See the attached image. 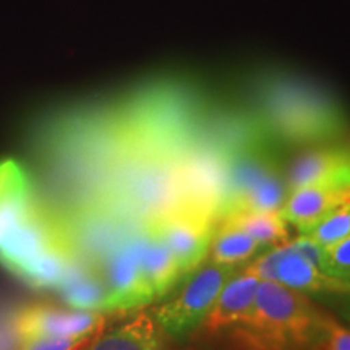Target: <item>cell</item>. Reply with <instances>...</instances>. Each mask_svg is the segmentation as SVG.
Here are the masks:
<instances>
[{
  "mask_svg": "<svg viewBox=\"0 0 350 350\" xmlns=\"http://www.w3.org/2000/svg\"><path fill=\"white\" fill-rule=\"evenodd\" d=\"M0 262L31 287L54 292L73 266L54 204L15 159L0 163Z\"/></svg>",
  "mask_w": 350,
  "mask_h": 350,
  "instance_id": "6da1fadb",
  "label": "cell"
},
{
  "mask_svg": "<svg viewBox=\"0 0 350 350\" xmlns=\"http://www.w3.org/2000/svg\"><path fill=\"white\" fill-rule=\"evenodd\" d=\"M240 90V106L282 148L344 142L350 131L347 109L338 96L294 70L253 68Z\"/></svg>",
  "mask_w": 350,
  "mask_h": 350,
  "instance_id": "7a4b0ae2",
  "label": "cell"
},
{
  "mask_svg": "<svg viewBox=\"0 0 350 350\" xmlns=\"http://www.w3.org/2000/svg\"><path fill=\"white\" fill-rule=\"evenodd\" d=\"M323 317L301 292L260 281L252 308L227 331L240 350H313Z\"/></svg>",
  "mask_w": 350,
  "mask_h": 350,
  "instance_id": "3957f363",
  "label": "cell"
},
{
  "mask_svg": "<svg viewBox=\"0 0 350 350\" xmlns=\"http://www.w3.org/2000/svg\"><path fill=\"white\" fill-rule=\"evenodd\" d=\"M282 150L260 126L230 148L216 221L234 213L282 211L288 196Z\"/></svg>",
  "mask_w": 350,
  "mask_h": 350,
  "instance_id": "277c9868",
  "label": "cell"
},
{
  "mask_svg": "<svg viewBox=\"0 0 350 350\" xmlns=\"http://www.w3.org/2000/svg\"><path fill=\"white\" fill-rule=\"evenodd\" d=\"M239 268L206 258L188 273L182 286L175 288L172 297L157 306L152 314L164 334L180 339L203 326L221 288Z\"/></svg>",
  "mask_w": 350,
  "mask_h": 350,
  "instance_id": "5b68a950",
  "label": "cell"
},
{
  "mask_svg": "<svg viewBox=\"0 0 350 350\" xmlns=\"http://www.w3.org/2000/svg\"><path fill=\"white\" fill-rule=\"evenodd\" d=\"M243 269L260 281L281 284L301 294L350 295V282L326 274L286 243L271 247L255 260L247 261Z\"/></svg>",
  "mask_w": 350,
  "mask_h": 350,
  "instance_id": "8992f818",
  "label": "cell"
},
{
  "mask_svg": "<svg viewBox=\"0 0 350 350\" xmlns=\"http://www.w3.org/2000/svg\"><path fill=\"white\" fill-rule=\"evenodd\" d=\"M148 227L159 235L187 275L208 258L216 219L209 213L178 204Z\"/></svg>",
  "mask_w": 350,
  "mask_h": 350,
  "instance_id": "52a82bcc",
  "label": "cell"
},
{
  "mask_svg": "<svg viewBox=\"0 0 350 350\" xmlns=\"http://www.w3.org/2000/svg\"><path fill=\"white\" fill-rule=\"evenodd\" d=\"M106 321V313L51 304L26 305L12 314L20 339L94 338L104 329Z\"/></svg>",
  "mask_w": 350,
  "mask_h": 350,
  "instance_id": "ba28073f",
  "label": "cell"
},
{
  "mask_svg": "<svg viewBox=\"0 0 350 350\" xmlns=\"http://www.w3.org/2000/svg\"><path fill=\"white\" fill-rule=\"evenodd\" d=\"M288 193L312 185L350 187V144L345 142L300 148L284 169Z\"/></svg>",
  "mask_w": 350,
  "mask_h": 350,
  "instance_id": "9c48e42d",
  "label": "cell"
},
{
  "mask_svg": "<svg viewBox=\"0 0 350 350\" xmlns=\"http://www.w3.org/2000/svg\"><path fill=\"white\" fill-rule=\"evenodd\" d=\"M350 198V187L312 185L291 191L282 208L287 224L305 234L317 226L326 214Z\"/></svg>",
  "mask_w": 350,
  "mask_h": 350,
  "instance_id": "30bf717a",
  "label": "cell"
},
{
  "mask_svg": "<svg viewBox=\"0 0 350 350\" xmlns=\"http://www.w3.org/2000/svg\"><path fill=\"white\" fill-rule=\"evenodd\" d=\"M81 350H165L164 331L151 313H138L96 334Z\"/></svg>",
  "mask_w": 350,
  "mask_h": 350,
  "instance_id": "8fae6325",
  "label": "cell"
},
{
  "mask_svg": "<svg viewBox=\"0 0 350 350\" xmlns=\"http://www.w3.org/2000/svg\"><path fill=\"white\" fill-rule=\"evenodd\" d=\"M260 279L239 268L219 292L213 308L209 310L203 327L208 332L227 331L239 323L255 301Z\"/></svg>",
  "mask_w": 350,
  "mask_h": 350,
  "instance_id": "7c38bea8",
  "label": "cell"
},
{
  "mask_svg": "<svg viewBox=\"0 0 350 350\" xmlns=\"http://www.w3.org/2000/svg\"><path fill=\"white\" fill-rule=\"evenodd\" d=\"M139 260H142L143 275L154 294V299L170 294L175 284L185 278L165 243L148 226L143 227L139 235Z\"/></svg>",
  "mask_w": 350,
  "mask_h": 350,
  "instance_id": "4fadbf2b",
  "label": "cell"
},
{
  "mask_svg": "<svg viewBox=\"0 0 350 350\" xmlns=\"http://www.w3.org/2000/svg\"><path fill=\"white\" fill-rule=\"evenodd\" d=\"M216 224L243 230L265 248L286 243L291 237L287 221L281 213H234L217 219Z\"/></svg>",
  "mask_w": 350,
  "mask_h": 350,
  "instance_id": "5bb4252c",
  "label": "cell"
},
{
  "mask_svg": "<svg viewBox=\"0 0 350 350\" xmlns=\"http://www.w3.org/2000/svg\"><path fill=\"white\" fill-rule=\"evenodd\" d=\"M262 245L255 239L235 227L216 224L209 243L208 260L221 265L240 266L250 261L253 256L262 250Z\"/></svg>",
  "mask_w": 350,
  "mask_h": 350,
  "instance_id": "9a60e30c",
  "label": "cell"
},
{
  "mask_svg": "<svg viewBox=\"0 0 350 350\" xmlns=\"http://www.w3.org/2000/svg\"><path fill=\"white\" fill-rule=\"evenodd\" d=\"M350 234V198L336 206L329 214H326L317 226H313L304 235L310 237L314 242L327 247L339 242L345 235Z\"/></svg>",
  "mask_w": 350,
  "mask_h": 350,
  "instance_id": "2e32d148",
  "label": "cell"
},
{
  "mask_svg": "<svg viewBox=\"0 0 350 350\" xmlns=\"http://www.w3.org/2000/svg\"><path fill=\"white\" fill-rule=\"evenodd\" d=\"M323 271L350 282V234L339 242L327 245L323 253Z\"/></svg>",
  "mask_w": 350,
  "mask_h": 350,
  "instance_id": "e0dca14e",
  "label": "cell"
},
{
  "mask_svg": "<svg viewBox=\"0 0 350 350\" xmlns=\"http://www.w3.org/2000/svg\"><path fill=\"white\" fill-rule=\"evenodd\" d=\"M313 350H350V329L325 313Z\"/></svg>",
  "mask_w": 350,
  "mask_h": 350,
  "instance_id": "ac0fdd59",
  "label": "cell"
},
{
  "mask_svg": "<svg viewBox=\"0 0 350 350\" xmlns=\"http://www.w3.org/2000/svg\"><path fill=\"white\" fill-rule=\"evenodd\" d=\"M93 338H29L20 339L18 350H81Z\"/></svg>",
  "mask_w": 350,
  "mask_h": 350,
  "instance_id": "d6986e66",
  "label": "cell"
}]
</instances>
